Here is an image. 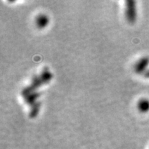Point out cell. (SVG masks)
<instances>
[{
  "label": "cell",
  "mask_w": 149,
  "mask_h": 149,
  "mask_svg": "<svg viewBox=\"0 0 149 149\" xmlns=\"http://www.w3.org/2000/svg\"><path fill=\"white\" fill-rule=\"evenodd\" d=\"M125 16L126 19L130 23H134L137 18L135 1L133 0H127L125 2Z\"/></svg>",
  "instance_id": "6da1fadb"
},
{
  "label": "cell",
  "mask_w": 149,
  "mask_h": 149,
  "mask_svg": "<svg viewBox=\"0 0 149 149\" xmlns=\"http://www.w3.org/2000/svg\"><path fill=\"white\" fill-rule=\"evenodd\" d=\"M149 65V58L148 57H143L137 61L135 65V70L137 73L144 74L148 70Z\"/></svg>",
  "instance_id": "7a4b0ae2"
},
{
  "label": "cell",
  "mask_w": 149,
  "mask_h": 149,
  "mask_svg": "<svg viewBox=\"0 0 149 149\" xmlns=\"http://www.w3.org/2000/svg\"><path fill=\"white\" fill-rule=\"evenodd\" d=\"M35 24L39 29H44L48 24V17L45 14L41 13L35 19Z\"/></svg>",
  "instance_id": "3957f363"
},
{
  "label": "cell",
  "mask_w": 149,
  "mask_h": 149,
  "mask_svg": "<svg viewBox=\"0 0 149 149\" xmlns=\"http://www.w3.org/2000/svg\"><path fill=\"white\" fill-rule=\"evenodd\" d=\"M137 109L142 113H146L149 111V100L141 98L137 102Z\"/></svg>",
  "instance_id": "277c9868"
},
{
  "label": "cell",
  "mask_w": 149,
  "mask_h": 149,
  "mask_svg": "<svg viewBox=\"0 0 149 149\" xmlns=\"http://www.w3.org/2000/svg\"><path fill=\"white\" fill-rule=\"evenodd\" d=\"M39 76H40V79L42 80L43 84H46L49 82L52 79L51 72L48 70L47 68H43L42 71L41 72V73Z\"/></svg>",
  "instance_id": "5b68a950"
},
{
  "label": "cell",
  "mask_w": 149,
  "mask_h": 149,
  "mask_svg": "<svg viewBox=\"0 0 149 149\" xmlns=\"http://www.w3.org/2000/svg\"><path fill=\"white\" fill-rule=\"evenodd\" d=\"M39 96H40V93L36 91H33V92L29 93L28 95L24 97V100H25L26 103L31 106L36 102L35 101L39 97Z\"/></svg>",
  "instance_id": "8992f818"
},
{
  "label": "cell",
  "mask_w": 149,
  "mask_h": 149,
  "mask_svg": "<svg viewBox=\"0 0 149 149\" xmlns=\"http://www.w3.org/2000/svg\"><path fill=\"white\" fill-rule=\"evenodd\" d=\"M40 107V102H35V104H33V105H31V111H30V113H29L30 117L33 118V117H35L37 116L39 113Z\"/></svg>",
  "instance_id": "52a82bcc"
},
{
  "label": "cell",
  "mask_w": 149,
  "mask_h": 149,
  "mask_svg": "<svg viewBox=\"0 0 149 149\" xmlns=\"http://www.w3.org/2000/svg\"><path fill=\"white\" fill-rule=\"evenodd\" d=\"M42 81L41 80L40 76L38 75H34L32 78V80H31V86L33 87V88L36 89L38 87H40L41 85L42 84Z\"/></svg>",
  "instance_id": "ba28073f"
},
{
  "label": "cell",
  "mask_w": 149,
  "mask_h": 149,
  "mask_svg": "<svg viewBox=\"0 0 149 149\" xmlns=\"http://www.w3.org/2000/svg\"><path fill=\"white\" fill-rule=\"evenodd\" d=\"M143 74H144V76L146 78H149V69L147 70Z\"/></svg>",
  "instance_id": "9c48e42d"
}]
</instances>
